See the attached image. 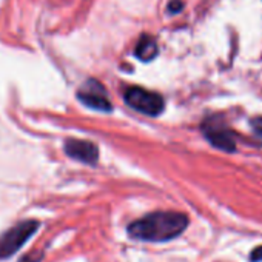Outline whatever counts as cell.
Listing matches in <instances>:
<instances>
[{"label": "cell", "instance_id": "cell-4", "mask_svg": "<svg viewBox=\"0 0 262 262\" xmlns=\"http://www.w3.org/2000/svg\"><path fill=\"white\" fill-rule=\"evenodd\" d=\"M202 133L213 147L227 153H233L236 150V135L222 120L211 117L202 125Z\"/></svg>", "mask_w": 262, "mask_h": 262}, {"label": "cell", "instance_id": "cell-9", "mask_svg": "<svg viewBox=\"0 0 262 262\" xmlns=\"http://www.w3.org/2000/svg\"><path fill=\"white\" fill-rule=\"evenodd\" d=\"M250 262H262V245L256 247L250 253Z\"/></svg>", "mask_w": 262, "mask_h": 262}, {"label": "cell", "instance_id": "cell-3", "mask_svg": "<svg viewBox=\"0 0 262 262\" xmlns=\"http://www.w3.org/2000/svg\"><path fill=\"white\" fill-rule=\"evenodd\" d=\"M123 97L131 108H135L147 116H159L165 108L162 96H159L155 91L144 90L141 86H129L125 91Z\"/></svg>", "mask_w": 262, "mask_h": 262}, {"label": "cell", "instance_id": "cell-7", "mask_svg": "<svg viewBox=\"0 0 262 262\" xmlns=\"http://www.w3.org/2000/svg\"><path fill=\"white\" fill-rule=\"evenodd\" d=\"M158 56V43L151 36H142L136 45V57L142 62H150Z\"/></svg>", "mask_w": 262, "mask_h": 262}, {"label": "cell", "instance_id": "cell-1", "mask_svg": "<svg viewBox=\"0 0 262 262\" xmlns=\"http://www.w3.org/2000/svg\"><path fill=\"white\" fill-rule=\"evenodd\" d=\"M190 225V217L181 211H153L129 222V237L144 242H168L179 237Z\"/></svg>", "mask_w": 262, "mask_h": 262}, {"label": "cell", "instance_id": "cell-8", "mask_svg": "<svg viewBox=\"0 0 262 262\" xmlns=\"http://www.w3.org/2000/svg\"><path fill=\"white\" fill-rule=\"evenodd\" d=\"M182 8H184V5H182L181 0H171L170 5H168V13L170 14H178Z\"/></svg>", "mask_w": 262, "mask_h": 262}, {"label": "cell", "instance_id": "cell-2", "mask_svg": "<svg viewBox=\"0 0 262 262\" xmlns=\"http://www.w3.org/2000/svg\"><path fill=\"white\" fill-rule=\"evenodd\" d=\"M39 227H40L39 221L28 219L7 230L0 236V260L8 259L13 254H16L25 245V242L37 231Z\"/></svg>", "mask_w": 262, "mask_h": 262}, {"label": "cell", "instance_id": "cell-6", "mask_svg": "<svg viewBox=\"0 0 262 262\" xmlns=\"http://www.w3.org/2000/svg\"><path fill=\"white\" fill-rule=\"evenodd\" d=\"M65 153L70 158L88 165H94L99 159L97 147L93 142L80 141V139H68L65 142Z\"/></svg>", "mask_w": 262, "mask_h": 262}, {"label": "cell", "instance_id": "cell-5", "mask_svg": "<svg viewBox=\"0 0 262 262\" xmlns=\"http://www.w3.org/2000/svg\"><path fill=\"white\" fill-rule=\"evenodd\" d=\"M77 97L83 105H86L93 110H97V111H111L113 110V105L108 99L106 90L103 88L102 83H99L94 79L86 80L80 86V90L77 91Z\"/></svg>", "mask_w": 262, "mask_h": 262}, {"label": "cell", "instance_id": "cell-10", "mask_svg": "<svg viewBox=\"0 0 262 262\" xmlns=\"http://www.w3.org/2000/svg\"><path fill=\"white\" fill-rule=\"evenodd\" d=\"M253 126H254V129L257 131L259 135H262V117L253 119Z\"/></svg>", "mask_w": 262, "mask_h": 262}]
</instances>
